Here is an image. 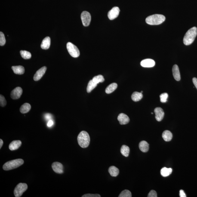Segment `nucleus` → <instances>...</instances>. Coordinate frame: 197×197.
<instances>
[{
	"mask_svg": "<svg viewBox=\"0 0 197 197\" xmlns=\"http://www.w3.org/2000/svg\"><path fill=\"white\" fill-rule=\"evenodd\" d=\"M197 35V28L196 27L191 28L188 30L183 38L184 44L189 45L193 42Z\"/></svg>",
	"mask_w": 197,
	"mask_h": 197,
	"instance_id": "nucleus-1",
	"label": "nucleus"
},
{
	"mask_svg": "<svg viewBox=\"0 0 197 197\" xmlns=\"http://www.w3.org/2000/svg\"><path fill=\"white\" fill-rule=\"evenodd\" d=\"M77 139L78 144L81 147L85 148L89 145L90 138L89 135L87 132L81 131L78 134Z\"/></svg>",
	"mask_w": 197,
	"mask_h": 197,
	"instance_id": "nucleus-2",
	"label": "nucleus"
},
{
	"mask_svg": "<svg viewBox=\"0 0 197 197\" xmlns=\"http://www.w3.org/2000/svg\"><path fill=\"white\" fill-rule=\"evenodd\" d=\"M165 20V16L161 14H154L148 17L146 19V23L150 25H158L161 24Z\"/></svg>",
	"mask_w": 197,
	"mask_h": 197,
	"instance_id": "nucleus-3",
	"label": "nucleus"
},
{
	"mask_svg": "<svg viewBox=\"0 0 197 197\" xmlns=\"http://www.w3.org/2000/svg\"><path fill=\"white\" fill-rule=\"evenodd\" d=\"M24 163V161L22 159H17L8 161L3 165V168L5 171L14 169L20 167Z\"/></svg>",
	"mask_w": 197,
	"mask_h": 197,
	"instance_id": "nucleus-4",
	"label": "nucleus"
},
{
	"mask_svg": "<svg viewBox=\"0 0 197 197\" xmlns=\"http://www.w3.org/2000/svg\"><path fill=\"white\" fill-rule=\"evenodd\" d=\"M28 188L26 183H20L16 186L14 190V195L16 197H20L26 191Z\"/></svg>",
	"mask_w": 197,
	"mask_h": 197,
	"instance_id": "nucleus-5",
	"label": "nucleus"
},
{
	"mask_svg": "<svg viewBox=\"0 0 197 197\" xmlns=\"http://www.w3.org/2000/svg\"><path fill=\"white\" fill-rule=\"evenodd\" d=\"M66 48L69 54L72 57L77 58L80 56V51L78 48L72 43L68 42L66 44Z\"/></svg>",
	"mask_w": 197,
	"mask_h": 197,
	"instance_id": "nucleus-6",
	"label": "nucleus"
},
{
	"mask_svg": "<svg viewBox=\"0 0 197 197\" xmlns=\"http://www.w3.org/2000/svg\"><path fill=\"white\" fill-rule=\"evenodd\" d=\"M81 18L84 26H88L90 25L91 21V16L89 13L87 11H83L81 14Z\"/></svg>",
	"mask_w": 197,
	"mask_h": 197,
	"instance_id": "nucleus-7",
	"label": "nucleus"
},
{
	"mask_svg": "<svg viewBox=\"0 0 197 197\" xmlns=\"http://www.w3.org/2000/svg\"><path fill=\"white\" fill-rule=\"evenodd\" d=\"M120 9L118 7H113L108 13V17L109 20H114L119 16Z\"/></svg>",
	"mask_w": 197,
	"mask_h": 197,
	"instance_id": "nucleus-8",
	"label": "nucleus"
},
{
	"mask_svg": "<svg viewBox=\"0 0 197 197\" xmlns=\"http://www.w3.org/2000/svg\"><path fill=\"white\" fill-rule=\"evenodd\" d=\"M23 90L21 87H17L11 91L10 96L13 99H17L20 98L23 94Z\"/></svg>",
	"mask_w": 197,
	"mask_h": 197,
	"instance_id": "nucleus-9",
	"label": "nucleus"
},
{
	"mask_svg": "<svg viewBox=\"0 0 197 197\" xmlns=\"http://www.w3.org/2000/svg\"><path fill=\"white\" fill-rule=\"evenodd\" d=\"M47 69L46 66H44L41 68L39 70H38L34 75L33 79L35 81L39 80L42 78V76L45 73Z\"/></svg>",
	"mask_w": 197,
	"mask_h": 197,
	"instance_id": "nucleus-10",
	"label": "nucleus"
},
{
	"mask_svg": "<svg viewBox=\"0 0 197 197\" xmlns=\"http://www.w3.org/2000/svg\"><path fill=\"white\" fill-rule=\"evenodd\" d=\"M52 168L53 171L58 174H62L63 173V166L62 164L60 162H53L52 164Z\"/></svg>",
	"mask_w": 197,
	"mask_h": 197,
	"instance_id": "nucleus-11",
	"label": "nucleus"
},
{
	"mask_svg": "<svg viewBox=\"0 0 197 197\" xmlns=\"http://www.w3.org/2000/svg\"><path fill=\"white\" fill-rule=\"evenodd\" d=\"M154 112L156 120L158 122L162 121L164 116V112L162 109L160 107H157L155 109Z\"/></svg>",
	"mask_w": 197,
	"mask_h": 197,
	"instance_id": "nucleus-12",
	"label": "nucleus"
},
{
	"mask_svg": "<svg viewBox=\"0 0 197 197\" xmlns=\"http://www.w3.org/2000/svg\"><path fill=\"white\" fill-rule=\"evenodd\" d=\"M141 65L143 67L151 68L155 65V61L151 59H146L142 60L141 62Z\"/></svg>",
	"mask_w": 197,
	"mask_h": 197,
	"instance_id": "nucleus-13",
	"label": "nucleus"
},
{
	"mask_svg": "<svg viewBox=\"0 0 197 197\" xmlns=\"http://www.w3.org/2000/svg\"><path fill=\"white\" fill-rule=\"evenodd\" d=\"M118 120L121 125H124L128 124L130 119L127 115L124 113L120 114L118 117Z\"/></svg>",
	"mask_w": 197,
	"mask_h": 197,
	"instance_id": "nucleus-14",
	"label": "nucleus"
},
{
	"mask_svg": "<svg viewBox=\"0 0 197 197\" xmlns=\"http://www.w3.org/2000/svg\"><path fill=\"white\" fill-rule=\"evenodd\" d=\"M22 142L20 140L13 141L10 143L9 145V148L11 151L16 150L18 149L21 146Z\"/></svg>",
	"mask_w": 197,
	"mask_h": 197,
	"instance_id": "nucleus-15",
	"label": "nucleus"
},
{
	"mask_svg": "<svg viewBox=\"0 0 197 197\" xmlns=\"http://www.w3.org/2000/svg\"><path fill=\"white\" fill-rule=\"evenodd\" d=\"M173 76L176 81H180L181 79L180 74L178 66L174 65L172 68Z\"/></svg>",
	"mask_w": 197,
	"mask_h": 197,
	"instance_id": "nucleus-16",
	"label": "nucleus"
},
{
	"mask_svg": "<svg viewBox=\"0 0 197 197\" xmlns=\"http://www.w3.org/2000/svg\"><path fill=\"white\" fill-rule=\"evenodd\" d=\"M50 45V38L49 37H47L43 40L41 47L43 49H48L49 48Z\"/></svg>",
	"mask_w": 197,
	"mask_h": 197,
	"instance_id": "nucleus-17",
	"label": "nucleus"
},
{
	"mask_svg": "<svg viewBox=\"0 0 197 197\" xmlns=\"http://www.w3.org/2000/svg\"><path fill=\"white\" fill-rule=\"evenodd\" d=\"M11 68L14 73L17 75H23L25 72V68L23 66H13Z\"/></svg>",
	"mask_w": 197,
	"mask_h": 197,
	"instance_id": "nucleus-18",
	"label": "nucleus"
},
{
	"mask_svg": "<svg viewBox=\"0 0 197 197\" xmlns=\"http://www.w3.org/2000/svg\"><path fill=\"white\" fill-rule=\"evenodd\" d=\"M139 147L142 152H147L149 150V144L147 142L143 141L139 143Z\"/></svg>",
	"mask_w": 197,
	"mask_h": 197,
	"instance_id": "nucleus-19",
	"label": "nucleus"
},
{
	"mask_svg": "<svg viewBox=\"0 0 197 197\" xmlns=\"http://www.w3.org/2000/svg\"><path fill=\"white\" fill-rule=\"evenodd\" d=\"M162 138L165 141L168 142L172 140L173 135L171 131L169 130H165L162 133Z\"/></svg>",
	"mask_w": 197,
	"mask_h": 197,
	"instance_id": "nucleus-20",
	"label": "nucleus"
},
{
	"mask_svg": "<svg viewBox=\"0 0 197 197\" xmlns=\"http://www.w3.org/2000/svg\"><path fill=\"white\" fill-rule=\"evenodd\" d=\"M109 172L112 177H117L119 174V169L116 167L112 166L109 167Z\"/></svg>",
	"mask_w": 197,
	"mask_h": 197,
	"instance_id": "nucleus-21",
	"label": "nucleus"
},
{
	"mask_svg": "<svg viewBox=\"0 0 197 197\" xmlns=\"http://www.w3.org/2000/svg\"><path fill=\"white\" fill-rule=\"evenodd\" d=\"M117 84L116 83H113L109 85L107 87L105 90V92L107 94H111V93L113 92L117 87Z\"/></svg>",
	"mask_w": 197,
	"mask_h": 197,
	"instance_id": "nucleus-22",
	"label": "nucleus"
},
{
	"mask_svg": "<svg viewBox=\"0 0 197 197\" xmlns=\"http://www.w3.org/2000/svg\"><path fill=\"white\" fill-rule=\"evenodd\" d=\"M31 109V106L30 104L28 103H25L24 104L22 105L20 109V112L22 114H25L27 113Z\"/></svg>",
	"mask_w": 197,
	"mask_h": 197,
	"instance_id": "nucleus-23",
	"label": "nucleus"
},
{
	"mask_svg": "<svg viewBox=\"0 0 197 197\" xmlns=\"http://www.w3.org/2000/svg\"><path fill=\"white\" fill-rule=\"evenodd\" d=\"M143 97V95L141 92H135L131 95V99L134 102H138Z\"/></svg>",
	"mask_w": 197,
	"mask_h": 197,
	"instance_id": "nucleus-24",
	"label": "nucleus"
},
{
	"mask_svg": "<svg viewBox=\"0 0 197 197\" xmlns=\"http://www.w3.org/2000/svg\"><path fill=\"white\" fill-rule=\"evenodd\" d=\"M172 169L171 168H168L164 167L161 170V174L164 177H167L171 174L172 173Z\"/></svg>",
	"mask_w": 197,
	"mask_h": 197,
	"instance_id": "nucleus-25",
	"label": "nucleus"
},
{
	"mask_svg": "<svg viewBox=\"0 0 197 197\" xmlns=\"http://www.w3.org/2000/svg\"><path fill=\"white\" fill-rule=\"evenodd\" d=\"M130 148L128 146L123 145L121 147V153L125 157H128L130 153Z\"/></svg>",
	"mask_w": 197,
	"mask_h": 197,
	"instance_id": "nucleus-26",
	"label": "nucleus"
},
{
	"mask_svg": "<svg viewBox=\"0 0 197 197\" xmlns=\"http://www.w3.org/2000/svg\"><path fill=\"white\" fill-rule=\"evenodd\" d=\"M97 84L95 83L92 80H90L89 82L88 86L87 87V92L88 93L91 92L92 90H94L95 88L97 85Z\"/></svg>",
	"mask_w": 197,
	"mask_h": 197,
	"instance_id": "nucleus-27",
	"label": "nucleus"
},
{
	"mask_svg": "<svg viewBox=\"0 0 197 197\" xmlns=\"http://www.w3.org/2000/svg\"><path fill=\"white\" fill-rule=\"evenodd\" d=\"M92 80L95 83L97 84H98L100 83L103 82L105 81V78L102 75H98L95 76L93 78Z\"/></svg>",
	"mask_w": 197,
	"mask_h": 197,
	"instance_id": "nucleus-28",
	"label": "nucleus"
},
{
	"mask_svg": "<svg viewBox=\"0 0 197 197\" xmlns=\"http://www.w3.org/2000/svg\"><path fill=\"white\" fill-rule=\"evenodd\" d=\"M20 53L22 57L25 59H29L32 57L31 53L26 50H21Z\"/></svg>",
	"mask_w": 197,
	"mask_h": 197,
	"instance_id": "nucleus-29",
	"label": "nucleus"
},
{
	"mask_svg": "<svg viewBox=\"0 0 197 197\" xmlns=\"http://www.w3.org/2000/svg\"><path fill=\"white\" fill-rule=\"evenodd\" d=\"M119 197H131L132 195L131 192L130 191L125 189L122 191L120 194Z\"/></svg>",
	"mask_w": 197,
	"mask_h": 197,
	"instance_id": "nucleus-30",
	"label": "nucleus"
},
{
	"mask_svg": "<svg viewBox=\"0 0 197 197\" xmlns=\"http://www.w3.org/2000/svg\"><path fill=\"white\" fill-rule=\"evenodd\" d=\"M168 97V94L167 93H164L160 95V101L162 103H166L167 101V99Z\"/></svg>",
	"mask_w": 197,
	"mask_h": 197,
	"instance_id": "nucleus-31",
	"label": "nucleus"
},
{
	"mask_svg": "<svg viewBox=\"0 0 197 197\" xmlns=\"http://www.w3.org/2000/svg\"><path fill=\"white\" fill-rule=\"evenodd\" d=\"M6 39L5 36L3 32H0V45L2 46L5 45L6 43Z\"/></svg>",
	"mask_w": 197,
	"mask_h": 197,
	"instance_id": "nucleus-32",
	"label": "nucleus"
},
{
	"mask_svg": "<svg viewBox=\"0 0 197 197\" xmlns=\"http://www.w3.org/2000/svg\"><path fill=\"white\" fill-rule=\"evenodd\" d=\"M7 102L4 96L1 95L0 96V105L1 107H4L6 105Z\"/></svg>",
	"mask_w": 197,
	"mask_h": 197,
	"instance_id": "nucleus-33",
	"label": "nucleus"
},
{
	"mask_svg": "<svg viewBox=\"0 0 197 197\" xmlns=\"http://www.w3.org/2000/svg\"><path fill=\"white\" fill-rule=\"evenodd\" d=\"M157 192L155 191L152 190H151L148 194V197H157Z\"/></svg>",
	"mask_w": 197,
	"mask_h": 197,
	"instance_id": "nucleus-34",
	"label": "nucleus"
},
{
	"mask_svg": "<svg viewBox=\"0 0 197 197\" xmlns=\"http://www.w3.org/2000/svg\"><path fill=\"white\" fill-rule=\"evenodd\" d=\"M101 196L98 194H86L82 196V197H100Z\"/></svg>",
	"mask_w": 197,
	"mask_h": 197,
	"instance_id": "nucleus-35",
	"label": "nucleus"
},
{
	"mask_svg": "<svg viewBox=\"0 0 197 197\" xmlns=\"http://www.w3.org/2000/svg\"><path fill=\"white\" fill-rule=\"evenodd\" d=\"M180 197H186V195L183 190L180 191Z\"/></svg>",
	"mask_w": 197,
	"mask_h": 197,
	"instance_id": "nucleus-36",
	"label": "nucleus"
},
{
	"mask_svg": "<svg viewBox=\"0 0 197 197\" xmlns=\"http://www.w3.org/2000/svg\"><path fill=\"white\" fill-rule=\"evenodd\" d=\"M192 81L197 90V78H193L192 79Z\"/></svg>",
	"mask_w": 197,
	"mask_h": 197,
	"instance_id": "nucleus-37",
	"label": "nucleus"
},
{
	"mask_svg": "<svg viewBox=\"0 0 197 197\" xmlns=\"http://www.w3.org/2000/svg\"><path fill=\"white\" fill-rule=\"evenodd\" d=\"M53 124H54V123H53V121L51 120H50L48 121V124H47V126L49 127H50L53 125Z\"/></svg>",
	"mask_w": 197,
	"mask_h": 197,
	"instance_id": "nucleus-38",
	"label": "nucleus"
},
{
	"mask_svg": "<svg viewBox=\"0 0 197 197\" xmlns=\"http://www.w3.org/2000/svg\"><path fill=\"white\" fill-rule=\"evenodd\" d=\"M45 118L46 119L49 120V121L51 118V115L49 114H47L45 115Z\"/></svg>",
	"mask_w": 197,
	"mask_h": 197,
	"instance_id": "nucleus-39",
	"label": "nucleus"
},
{
	"mask_svg": "<svg viewBox=\"0 0 197 197\" xmlns=\"http://www.w3.org/2000/svg\"><path fill=\"white\" fill-rule=\"evenodd\" d=\"M3 144H4V142H3V140L1 139L0 140V149H1L2 147Z\"/></svg>",
	"mask_w": 197,
	"mask_h": 197,
	"instance_id": "nucleus-40",
	"label": "nucleus"
},
{
	"mask_svg": "<svg viewBox=\"0 0 197 197\" xmlns=\"http://www.w3.org/2000/svg\"><path fill=\"white\" fill-rule=\"evenodd\" d=\"M141 93H143V91H141Z\"/></svg>",
	"mask_w": 197,
	"mask_h": 197,
	"instance_id": "nucleus-41",
	"label": "nucleus"
},
{
	"mask_svg": "<svg viewBox=\"0 0 197 197\" xmlns=\"http://www.w3.org/2000/svg\"><path fill=\"white\" fill-rule=\"evenodd\" d=\"M152 114H153V113H152Z\"/></svg>",
	"mask_w": 197,
	"mask_h": 197,
	"instance_id": "nucleus-42",
	"label": "nucleus"
}]
</instances>
